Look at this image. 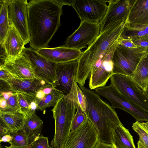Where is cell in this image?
Here are the masks:
<instances>
[{
	"label": "cell",
	"instance_id": "cell-1",
	"mask_svg": "<svg viewBox=\"0 0 148 148\" xmlns=\"http://www.w3.org/2000/svg\"><path fill=\"white\" fill-rule=\"evenodd\" d=\"M62 7L53 0H30L27 16L29 45L35 50L47 47L60 25Z\"/></svg>",
	"mask_w": 148,
	"mask_h": 148
},
{
	"label": "cell",
	"instance_id": "cell-2",
	"mask_svg": "<svg viewBox=\"0 0 148 148\" xmlns=\"http://www.w3.org/2000/svg\"><path fill=\"white\" fill-rule=\"evenodd\" d=\"M125 20L121 19L99 34L87 49L83 51L78 60V65L75 80L84 86L89 77L93 67L102 56L115 43L124 31Z\"/></svg>",
	"mask_w": 148,
	"mask_h": 148
},
{
	"label": "cell",
	"instance_id": "cell-3",
	"mask_svg": "<svg viewBox=\"0 0 148 148\" xmlns=\"http://www.w3.org/2000/svg\"><path fill=\"white\" fill-rule=\"evenodd\" d=\"M86 98L87 115L99 135V141L112 144L113 133L123 125L114 109L103 101L95 92L79 85Z\"/></svg>",
	"mask_w": 148,
	"mask_h": 148
},
{
	"label": "cell",
	"instance_id": "cell-4",
	"mask_svg": "<svg viewBox=\"0 0 148 148\" xmlns=\"http://www.w3.org/2000/svg\"><path fill=\"white\" fill-rule=\"evenodd\" d=\"M77 85L74 81L70 92L60 98L51 110L55 131L50 142L51 148H63L71 132L73 119L78 106Z\"/></svg>",
	"mask_w": 148,
	"mask_h": 148
},
{
	"label": "cell",
	"instance_id": "cell-5",
	"mask_svg": "<svg viewBox=\"0 0 148 148\" xmlns=\"http://www.w3.org/2000/svg\"><path fill=\"white\" fill-rule=\"evenodd\" d=\"M148 55L147 48H127L118 43L112 59L114 74L131 76L142 59Z\"/></svg>",
	"mask_w": 148,
	"mask_h": 148
},
{
	"label": "cell",
	"instance_id": "cell-6",
	"mask_svg": "<svg viewBox=\"0 0 148 148\" xmlns=\"http://www.w3.org/2000/svg\"><path fill=\"white\" fill-rule=\"evenodd\" d=\"M95 92L108 100L114 109L119 108L128 113L136 121L148 122V113L128 100L111 84L95 89Z\"/></svg>",
	"mask_w": 148,
	"mask_h": 148
},
{
	"label": "cell",
	"instance_id": "cell-7",
	"mask_svg": "<svg viewBox=\"0 0 148 148\" xmlns=\"http://www.w3.org/2000/svg\"><path fill=\"white\" fill-rule=\"evenodd\" d=\"M112 84L130 101L148 113V99L144 91L128 76L114 74L110 78Z\"/></svg>",
	"mask_w": 148,
	"mask_h": 148
},
{
	"label": "cell",
	"instance_id": "cell-8",
	"mask_svg": "<svg viewBox=\"0 0 148 148\" xmlns=\"http://www.w3.org/2000/svg\"><path fill=\"white\" fill-rule=\"evenodd\" d=\"M100 23H94L86 21H81L78 28L66 39V47L81 50L86 45H90L99 34Z\"/></svg>",
	"mask_w": 148,
	"mask_h": 148
},
{
	"label": "cell",
	"instance_id": "cell-9",
	"mask_svg": "<svg viewBox=\"0 0 148 148\" xmlns=\"http://www.w3.org/2000/svg\"><path fill=\"white\" fill-rule=\"evenodd\" d=\"M99 141L96 129L88 119L75 130L71 131L63 148H94Z\"/></svg>",
	"mask_w": 148,
	"mask_h": 148
},
{
	"label": "cell",
	"instance_id": "cell-10",
	"mask_svg": "<svg viewBox=\"0 0 148 148\" xmlns=\"http://www.w3.org/2000/svg\"><path fill=\"white\" fill-rule=\"evenodd\" d=\"M118 42L114 44L93 67L90 76L89 86L90 90L105 86L114 74L112 59Z\"/></svg>",
	"mask_w": 148,
	"mask_h": 148
},
{
	"label": "cell",
	"instance_id": "cell-11",
	"mask_svg": "<svg viewBox=\"0 0 148 148\" xmlns=\"http://www.w3.org/2000/svg\"><path fill=\"white\" fill-rule=\"evenodd\" d=\"M23 52L30 63L36 77L54 87L57 63L47 59L31 47H25Z\"/></svg>",
	"mask_w": 148,
	"mask_h": 148
},
{
	"label": "cell",
	"instance_id": "cell-12",
	"mask_svg": "<svg viewBox=\"0 0 148 148\" xmlns=\"http://www.w3.org/2000/svg\"><path fill=\"white\" fill-rule=\"evenodd\" d=\"M8 15L10 24L19 34L25 45L29 42L27 0H7Z\"/></svg>",
	"mask_w": 148,
	"mask_h": 148
},
{
	"label": "cell",
	"instance_id": "cell-13",
	"mask_svg": "<svg viewBox=\"0 0 148 148\" xmlns=\"http://www.w3.org/2000/svg\"><path fill=\"white\" fill-rule=\"evenodd\" d=\"M107 2L104 0H74L72 7L81 21L100 23L108 8Z\"/></svg>",
	"mask_w": 148,
	"mask_h": 148
},
{
	"label": "cell",
	"instance_id": "cell-14",
	"mask_svg": "<svg viewBox=\"0 0 148 148\" xmlns=\"http://www.w3.org/2000/svg\"><path fill=\"white\" fill-rule=\"evenodd\" d=\"M103 19L100 22L99 34L104 32L118 21L124 19L125 21L131 5L132 0H111Z\"/></svg>",
	"mask_w": 148,
	"mask_h": 148
},
{
	"label": "cell",
	"instance_id": "cell-15",
	"mask_svg": "<svg viewBox=\"0 0 148 148\" xmlns=\"http://www.w3.org/2000/svg\"><path fill=\"white\" fill-rule=\"evenodd\" d=\"M78 65V60L57 64L53 87L64 95L71 91L75 80Z\"/></svg>",
	"mask_w": 148,
	"mask_h": 148
},
{
	"label": "cell",
	"instance_id": "cell-16",
	"mask_svg": "<svg viewBox=\"0 0 148 148\" xmlns=\"http://www.w3.org/2000/svg\"><path fill=\"white\" fill-rule=\"evenodd\" d=\"M148 26V0H132L125 29L134 30Z\"/></svg>",
	"mask_w": 148,
	"mask_h": 148
},
{
	"label": "cell",
	"instance_id": "cell-17",
	"mask_svg": "<svg viewBox=\"0 0 148 148\" xmlns=\"http://www.w3.org/2000/svg\"><path fill=\"white\" fill-rule=\"evenodd\" d=\"M0 68L5 69L14 78L24 79L37 78L29 61L23 52L15 58L9 57Z\"/></svg>",
	"mask_w": 148,
	"mask_h": 148
},
{
	"label": "cell",
	"instance_id": "cell-18",
	"mask_svg": "<svg viewBox=\"0 0 148 148\" xmlns=\"http://www.w3.org/2000/svg\"><path fill=\"white\" fill-rule=\"evenodd\" d=\"M36 51L47 59L57 64L78 60L83 52L81 50L67 48L64 45L54 48H43Z\"/></svg>",
	"mask_w": 148,
	"mask_h": 148
},
{
	"label": "cell",
	"instance_id": "cell-19",
	"mask_svg": "<svg viewBox=\"0 0 148 148\" xmlns=\"http://www.w3.org/2000/svg\"><path fill=\"white\" fill-rule=\"evenodd\" d=\"M7 82L13 92L26 94L36 97L39 91L50 85L38 78L24 79L13 78Z\"/></svg>",
	"mask_w": 148,
	"mask_h": 148
},
{
	"label": "cell",
	"instance_id": "cell-20",
	"mask_svg": "<svg viewBox=\"0 0 148 148\" xmlns=\"http://www.w3.org/2000/svg\"><path fill=\"white\" fill-rule=\"evenodd\" d=\"M3 45L9 57L18 56L25 48V43L13 26L10 24V28Z\"/></svg>",
	"mask_w": 148,
	"mask_h": 148
},
{
	"label": "cell",
	"instance_id": "cell-21",
	"mask_svg": "<svg viewBox=\"0 0 148 148\" xmlns=\"http://www.w3.org/2000/svg\"><path fill=\"white\" fill-rule=\"evenodd\" d=\"M0 123L5 126L10 133L21 130L24 125L25 117L21 112L0 111Z\"/></svg>",
	"mask_w": 148,
	"mask_h": 148
},
{
	"label": "cell",
	"instance_id": "cell-22",
	"mask_svg": "<svg viewBox=\"0 0 148 148\" xmlns=\"http://www.w3.org/2000/svg\"><path fill=\"white\" fill-rule=\"evenodd\" d=\"M114 148H136L132 136L123 125L118 126L112 136V144Z\"/></svg>",
	"mask_w": 148,
	"mask_h": 148
},
{
	"label": "cell",
	"instance_id": "cell-23",
	"mask_svg": "<svg viewBox=\"0 0 148 148\" xmlns=\"http://www.w3.org/2000/svg\"><path fill=\"white\" fill-rule=\"evenodd\" d=\"M129 77L144 92L146 91L148 85V55L142 59Z\"/></svg>",
	"mask_w": 148,
	"mask_h": 148
},
{
	"label": "cell",
	"instance_id": "cell-24",
	"mask_svg": "<svg viewBox=\"0 0 148 148\" xmlns=\"http://www.w3.org/2000/svg\"><path fill=\"white\" fill-rule=\"evenodd\" d=\"M43 123V121L35 112L25 118L24 123L21 130L31 136L37 138L40 135Z\"/></svg>",
	"mask_w": 148,
	"mask_h": 148
},
{
	"label": "cell",
	"instance_id": "cell-25",
	"mask_svg": "<svg viewBox=\"0 0 148 148\" xmlns=\"http://www.w3.org/2000/svg\"><path fill=\"white\" fill-rule=\"evenodd\" d=\"M18 101L25 118L36 112L38 108V99L27 94L17 93Z\"/></svg>",
	"mask_w": 148,
	"mask_h": 148
},
{
	"label": "cell",
	"instance_id": "cell-26",
	"mask_svg": "<svg viewBox=\"0 0 148 148\" xmlns=\"http://www.w3.org/2000/svg\"><path fill=\"white\" fill-rule=\"evenodd\" d=\"M10 134L13 137L9 143L10 148H32V143L37 138L31 136L21 129Z\"/></svg>",
	"mask_w": 148,
	"mask_h": 148
},
{
	"label": "cell",
	"instance_id": "cell-27",
	"mask_svg": "<svg viewBox=\"0 0 148 148\" xmlns=\"http://www.w3.org/2000/svg\"><path fill=\"white\" fill-rule=\"evenodd\" d=\"M0 44H3L10 23L8 15L7 0H0Z\"/></svg>",
	"mask_w": 148,
	"mask_h": 148
},
{
	"label": "cell",
	"instance_id": "cell-28",
	"mask_svg": "<svg viewBox=\"0 0 148 148\" xmlns=\"http://www.w3.org/2000/svg\"><path fill=\"white\" fill-rule=\"evenodd\" d=\"M64 95L62 91L53 88L50 93L45 95L42 99L38 100L37 110L44 112L47 108L50 106L54 107L58 100Z\"/></svg>",
	"mask_w": 148,
	"mask_h": 148
},
{
	"label": "cell",
	"instance_id": "cell-29",
	"mask_svg": "<svg viewBox=\"0 0 148 148\" xmlns=\"http://www.w3.org/2000/svg\"><path fill=\"white\" fill-rule=\"evenodd\" d=\"M132 127L139 136L137 148H148V122L136 121Z\"/></svg>",
	"mask_w": 148,
	"mask_h": 148
},
{
	"label": "cell",
	"instance_id": "cell-30",
	"mask_svg": "<svg viewBox=\"0 0 148 148\" xmlns=\"http://www.w3.org/2000/svg\"><path fill=\"white\" fill-rule=\"evenodd\" d=\"M88 119L87 114L83 110L78 103L77 108L73 119L71 131L75 130Z\"/></svg>",
	"mask_w": 148,
	"mask_h": 148
},
{
	"label": "cell",
	"instance_id": "cell-31",
	"mask_svg": "<svg viewBox=\"0 0 148 148\" xmlns=\"http://www.w3.org/2000/svg\"><path fill=\"white\" fill-rule=\"evenodd\" d=\"M7 106L3 112H21L17 100V93H14L13 95L6 100Z\"/></svg>",
	"mask_w": 148,
	"mask_h": 148
},
{
	"label": "cell",
	"instance_id": "cell-32",
	"mask_svg": "<svg viewBox=\"0 0 148 148\" xmlns=\"http://www.w3.org/2000/svg\"><path fill=\"white\" fill-rule=\"evenodd\" d=\"M32 148H51L49 145L48 137L42 135L40 136L33 142Z\"/></svg>",
	"mask_w": 148,
	"mask_h": 148
},
{
	"label": "cell",
	"instance_id": "cell-33",
	"mask_svg": "<svg viewBox=\"0 0 148 148\" xmlns=\"http://www.w3.org/2000/svg\"><path fill=\"white\" fill-rule=\"evenodd\" d=\"M76 89L78 103L82 109L86 114L87 104L86 97L77 84V85Z\"/></svg>",
	"mask_w": 148,
	"mask_h": 148
},
{
	"label": "cell",
	"instance_id": "cell-34",
	"mask_svg": "<svg viewBox=\"0 0 148 148\" xmlns=\"http://www.w3.org/2000/svg\"><path fill=\"white\" fill-rule=\"evenodd\" d=\"M118 43L127 48H137L138 47L131 39L123 37L121 36L118 40Z\"/></svg>",
	"mask_w": 148,
	"mask_h": 148
},
{
	"label": "cell",
	"instance_id": "cell-35",
	"mask_svg": "<svg viewBox=\"0 0 148 148\" xmlns=\"http://www.w3.org/2000/svg\"><path fill=\"white\" fill-rule=\"evenodd\" d=\"M133 41L137 46L148 49V35Z\"/></svg>",
	"mask_w": 148,
	"mask_h": 148
},
{
	"label": "cell",
	"instance_id": "cell-36",
	"mask_svg": "<svg viewBox=\"0 0 148 148\" xmlns=\"http://www.w3.org/2000/svg\"><path fill=\"white\" fill-rule=\"evenodd\" d=\"M0 67L2 66L4 64L6 60L9 57L5 48L2 44H0Z\"/></svg>",
	"mask_w": 148,
	"mask_h": 148
},
{
	"label": "cell",
	"instance_id": "cell-37",
	"mask_svg": "<svg viewBox=\"0 0 148 148\" xmlns=\"http://www.w3.org/2000/svg\"><path fill=\"white\" fill-rule=\"evenodd\" d=\"M12 75L8 71L2 68H0V79L6 82L12 78Z\"/></svg>",
	"mask_w": 148,
	"mask_h": 148
},
{
	"label": "cell",
	"instance_id": "cell-38",
	"mask_svg": "<svg viewBox=\"0 0 148 148\" xmlns=\"http://www.w3.org/2000/svg\"><path fill=\"white\" fill-rule=\"evenodd\" d=\"M0 80V92L12 91L10 86L7 82L1 79Z\"/></svg>",
	"mask_w": 148,
	"mask_h": 148
},
{
	"label": "cell",
	"instance_id": "cell-39",
	"mask_svg": "<svg viewBox=\"0 0 148 148\" xmlns=\"http://www.w3.org/2000/svg\"><path fill=\"white\" fill-rule=\"evenodd\" d=\"M94 148H114L111 144L103 143L99 141Z\"/></svg>",
	"mask_w": 148,
	"mask_h": 148
},
{
	"label": "cell",
	"instance_id": "cell-40",
	"mask_svg": "<svg viewBox=\"0 0 148 148\" xmlns=\"http://www.w3.org/2000/svg\"><path fill=\"white\" fill-rule=\"evenodd\" d=\"M53 1L62 7L64 5H68L72 6L74 0H53Z\"/></svg>",
	"mask_w": 148,
	"mask_h": 148
},
{
	"label": "cell",
	"instance_id": "cell-41",
	"mask_svg": "<svg viewBox=\"0 0 148 148\" xmlns=\"http://www.w3.org/2000/svg\"><path fill=\"white\" fill-rule=\"evenodd\" d=\"M0 137L1 138L3 136L7 135L10 134V132L8 128L2 123H0Z\"/></svg>",
	"mask_w": 148,
	"mask_h": 148
},
{
	"label": "cell",
	"instance_id": "cell-42",
	"mask_svg": "<svg viewBox=\"0 0 148 148\" xmlns=\"http://www.w3.org/2000/svg\"><path fill=\"white\" fill-rule=\"evenodd\" d=\"M14 93L12 91L1 92H0V97H3L7 100L13 95Z\"/></svg>",
	"mask_w": 148,
	"mask_h": 148
},
{
	"label": "cell",
	"instance_id": "cell-43",
	"mask_svg": "<svg viewBox=\"0 0 148 148\" xmlns=\"http://www.w3.org/2000/svg\"><path fill=\"white\" fill-rule=\"evenodd\" d=\"M13 139V137L10 134H7L3 136L0 138V141L9 143Z\"/></svg>",
	"mask_w": 148,
	"mask_h": 148
},
{
	"label": "cell",
	"instance_id": "cell-44",
	"mask_svg": "<svg viewBox=\"0 0 148 148\" xmlns=\"http://www.w3.org/2000/svg\"><path fill=\"white\" fill-rule=\"evenodd\" d=\"M7 101L3 98L0 97V110L4 109L7 107Z\"/></svg>",
	"mask_w": 148,
	"mask_h": 148
},
{
	"label": "cell",
	"instance_id": "cell-45",
	"mask_svg": "<svg viewBox=\"0 0 148 148\" xmlns=\"http://www.w3.org/2000/svg\"><path fill=\"white\" fill-rule=\"evenodd\" d=\"M54 88V87L50 85L44 88L42 90L45 95H48L50 93Z\"/></svg>",
	"mask_w": 148,
	"mask_h": 148
},
{
	"label": "cell",
	"instance_id": "cell-46",
	"mask_svg": "<svg viewBox=\"0 0 148 148\" xmlns=\"http://www.w3.org/2000/svg\"><path fill=\"white\" fill-rule=\"evenodd\" d=\"M45 95L42 90L39 91L37 93L36 97L38 100L42 99L45 96Z\"/></svg>",
	"mask_w": 148,
	"mask_h": 148
},
{
	"label": "cell",
	"instance_id": "cell-47",
	"mask_svg": "<svg viewBox=\"0 0 148 148\" xmlns=\"http://www.w3.org/2000/svg\"><path fill=\"white\" fill-rule=\"evenodd\" d=\"M144 92L147 97L148 99V85L147 86L146 90Z\"/></svg>",
	"mask_w": 148,
	"mask_h": 148
},
{
	"label": "cell",
	"instance_id": "cell-48",
	"mask_svg": "<svg viewBox=\"0 0 148 148\" xmlns=\"http://www.w3.org/2000/svg\"><path fill=\"white\" fill-rule=\"evenodd\" d=\"M5 148H10L9 147H8L7 146H5Z\"/></svg>",
	"mask_w": 148,
	"mask_h": 148
},
{
	"label": "cell",
	"instance_id": "cell-49",
	"mask_svg": "<svg viewBox=\"0 0 148 148\" xmlns=\"http://www.w3.org/2000/svg\"><path fill=\"white\" fill-rule=\"evenodd\" d=\"M0 148H3V147H2V145L1 144H0Z\"/></svg>",
	"mask_w": 148,
	"mask_h": 148
}]
</instances>
